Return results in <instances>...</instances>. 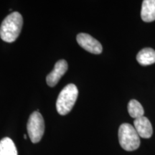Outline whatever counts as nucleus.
<instances>
[{
	"instance_id": "3",
	"label": "nucleus",
	"mask_w": 155,
	"mask_h": 155,
	"mask_svg": "<svg viewBox=\"0 0 155 155\" xmlns=\"http://www.w3.org/2000/svg\"><path fill=\"white\" fill-rule=\"evenodd\" d=\"M119 141L122 148L128 152L137 150L140 145V139L135 128L127 123L120 126Z\"/></svg>"
},
{
	"instance_id": "4",
	"label": "nucleus",
	"mask_w": 155,
	"mask_h": 155,
	"mask_svg": "<svg viewBox=\"0 0 155 155\" xmlns=\"http://www.w3.org/2000/svg\"><path fill=\"white\" fill-rule=\"evenodd\" d=\"M28 133L31 141L34 144L41 140L45 132V122L41 114L35 111L30 116L28 124Z\"/></svg>"
},
{
	"instance_id": "6",
	"label": "nucleus",
	"mask_w": 155,
	"mask_h": 155,
	"mask_svg": "<svg viewBox=\"0 0 155 155\" xmlns=\"http://www.w3.org/2000/svg\"><path fill=\"white\" fill-rule=\"evenodd\" d=\"M68 65L65 60H60L55 64L53 71L46 77V82L50 87H54L58 84V81L67 72Z\"/></svg>"
},
{
	"instance_id": "8",
	"label": "nucleus",
	"mask_w": 155,
	"mask_h": 155,
	"mask_svg": "<svg viewBox=\"0 0 155 155\" xmlns=\"http://www.w3.org/2000/svg\"><path fill=\"white\" fill-rule=\"evenodd\" d=\"M141 17L142 20L146 22H151L155 20V0L143 1Z\"/></svg>"
},
{
	"instance_id": "5",
	"label": "nucleus",
	"mask_w": 155,
	"mask_h": 155,
	"mask_svg": "<svg viewBox=\"0 0 155 155\" xmlns=\"http://www.w3.org/2000/svg\"><path fill=\"white\" fill-rule=\"evenodd\" d=\"M76 40L79 45L89 53L98 55L103 51V47L96 39L86 33H80L76 37Z\"/></svg>"
},
{
	"instance_id": "10",
	"label": "nucleus",
	"mask_w": 155,
	"mask_h": 155,
	"mask_svg": "<svg viewBox=\"0 0 155 155\" xmlns=\"http://www.w3.org/2000/svg\"><path fill=\"white\" fill-rule=\"evenodd\" d=\"M0 155H17L15 143L9 137H5L0 141Z\"/></svg>"
},
{
	"instance_id": "2",
	"label": "nucleus",
	"mask_w": 155,
	"mask_h": 155,
	"mask_svg": "<svg viewBox=\"0 0 155 155\" xmlns=\"http://www.w3.org/2000/svg\"><path fill=\"white\" fill-rule=\"evenodd\" d=\"M78 96V90L73 83L67 85L60 93L56 102V109L61 115H66L73 109Z\"/></svg>"
},
{
	"instance_id": "12",
	"label": "nucleus",
	"mask_w": 155,
	"mask_h": 155,
	"mask_svg": "<svg viewBox=\"0 0 155 155\" xmlns=\"http://www.w3.org/2000/svg\"><path fill=\"white\" fill-rule=\"evenodd\" d=\"M24 138H25V139H26V138H27V137H26V135H25H25H24Z\"/></svg>"
},
{
	"instance_id": "7",
	"label": "nucleus",
	"mask_w": 155,
	"mask_h": 155,
	"mask_svg": "<svg viewBox=\"0 0 155 155\" xmlns=\"http://www.w3.org/2000/svg\"><path fill=\"white\" fill-rule=\"evenodd\" d=\"M134 125L139 137L144 139H149L152 137L153 133L152 126L147 117L142 116L136 119L134 121Z\"/></svg>"
},
{
	"instance_id": "11",
	"label": "nucleus",
	"mask_w": 155,
	"mask_h": 155,
	"mask_svg": "<svg viewBox=\"0 0 155 155\" xmlns=\"http://www.w3.org/2000/svg\"><path fill=\"white\" fill-rule=\"evenodd\" d=\"M127 108L129 115L135 119L144 116V108L138 101L134 99L131 100L128 104Z\"/></svg>"
},
{
	"instance_id": "9",
	"label": "nucleus",
	"mask_w": 155,
	"mask_h": 155,
	"mask_svg": "<svg viewBox=\"0 0 155 155\" xmlns=\"http://www.w3.org/2000/svg\"><path fill=\"white\" fill-rule=\"evenodd\" d=\"M138 63L143 66L152 65L155 63V50L152 48H144L137 55Z\"/></svg>"
},
{
	"instance_id": "1",
	"label": "nucleus",
	"mask_w": 155,
	"mask_h": 155,
	"mask_svg": "<svg viewBox=\"0 0 155 155\" xmlns=\"http://www.w3.org/2000/svg\"><path fill=\"white\" fill-rule=\"evenodd\" d=\"M23 18L20 13L15 12L4 19L0 27V38L6 42H15L22 30Z\"/></svg>"
}]
</instances>
